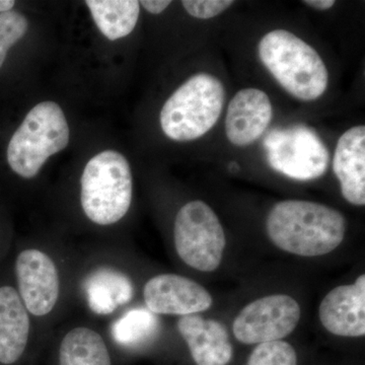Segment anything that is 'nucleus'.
<instances>
[{"label": "nucleus", "instance_id": "nucleus-1", "mask_svg": "<svg viewBox=\"0 0 365 365\" xmlns=\"http://www.w3.org/2000/svg\"><path fill=\"white\" fill-rule=\"evenodd\" d=\"M266 230L277 248L302 257L331 253L343 242L346 220L339 211L309 201H281L271 209Z\"/></svg>", "mask_w": 365, "mask_h": 365}, {"label": "nucleus", "instance_id": "nucleus-2", "mask_svg": "<svg viewBox=\"0 0 365 365\" xmlns=\"http://www.w3.org/2000/svg\"><path fill=\"white\" fill-rule=\"evenodd\" d=\"M259 57L287 93L304 102L323 96L329 73L319 53L287 30L266 34L258 45Z\"/></svg>", "mask_w": 365, "mask_h": 365}, {"label": "nucleus", "instance_id": "nucleus-3", "mask_svg": "<svg viewBox=\"0 0 365 365\" xmlns=\"http://www.w3.org/2000/svg\"><path fill=\"white\" fill-rule=\"evenodd\" d=\"M225 101L220 79L207 73L192 76L163 105L160 116L163 133L176 141L200 138L220 119Z\"/></svg>", "mask_w": 365, "mask_h": 365}, {"label": "nucleus", "instance_id": "nucleus-4", "mask_svg": "<svg viewBox=\"0 0 365 365\" xmlns=\"http://www.w3.org/2000/svg\"><path fill=\"white\" fill-rule=\"evenodd\" d=\"M132 174L126 158L114 150L91 158L81 176V206L91 222L114 225L128 212Z\"/></svg>", "mask_w": 365, "mask_h": 365}, {"label": "nucleus", "instance_id": "nucleus-5", "mask_svg": "<svg viewBox=\"0 0 365 365\" xmlns=\"http://www.w3.org/2000/svg\"><path fill=\"white\" fill-rule=\"evenodd\" d=\"M66 115L56 103L42 102L28 113L7 148V162L25 179L37 176L51 155L68 145Z\"/></svg>", "mask_w": 365, "mask_h": 365}, {"label": "nucleus", "instance_id": "nucleus-6", "mask_svg": "<svg viewBox=\"0 0 365 365\" xmlns=\"http://www.w3.org/2000/svg\"><path fill=\"white\" fill-rule=\"evenodd\" d=\"M174 239L178 255L190 267L212 272L222 263L225 232L215 211L203 201H191L180 209Z\"/></svg>", "mask_w": 365, "mask_h": 365}, {"label": "nucleus", "instance_id": "nucleus-7", "mask_svg": "<svg viewBox=\"0 0 365 365\" xmlns=\"http://www.w3.org/2000/svg\"><path fill=\"white\" fill-rule=\"evenodd\" d=\"M263 145L270 167L299 181L323 176L330 163L325 143L306 125L274 129L264 139Z\"/></svg>", "mask_w": 365, "mask_h": 365}, {"label": "nucleus", "instance_id": "nucleus-8", "mask_svg": "<svg viewBox=\"0 0 365 365\" xmlns=\"http://www.w3.org/2000/svg\"><path fill=\"white\" fill-rule=\"evenodd\" d=\"M299 319L297 300L289 295H269L245 307L235 318L232 331L244 344H262L287 337L294 332Z\"/></svg>", "mask_w": 365, "mask_h": 365}, {"label": "nucleus", "instance_id": "nucleus-9", "mask_svg": "<svg viewBox=\"0 0 365 365\" xmlns=\"http://www.w3.org/2000/svg\"><path fill=\"white\" fill-rule=\"evenodd\" d=\"M20 297L34 316L51 313L59 297V276L54 262L39 250L21 252L16 262Z\"/></svg>", "mask_w": 365, "mask_h": 365}, {"label": "nucleus", "instance_id": "nucleus-10", "mask_svg": "<svg viewBox=\"0 0 365 365\" xmlns=\"http://www.w3.org/2000/svg\"><path fill=\"white\" fill-rule=\"evenodd\" d=\"M144 300L155 314L189 316L207 311L212 297L200 284L176 274H162L148 281Z\"/></svg>", "mask_w": 365, "mask_h": 365}, {"label": "nucleus", "instance_id": "nucleus-11", "mask_svg": "<svg viewBox=\"0 0 365 365\" xmlns=\"http://www.w3.org/2000/svg\"><path fill=\"white\" fill-rule=\"evenodd\" d=\"M272 118L273 107L267 93L253 88L237 91L225 118L227 139L234 145H250L265 133Z\"/></svg>", "mask_w": 365, "mask_h": 365}, {"label": "nucleus", "instance_id": "nucleus-12", "mask_svg": "<svg viewBox=\"0 0 365 365\" xmlns=\"http://www.w3.org/2000/svg\"><path fill=\"white\" fill-rule=\"evenodd\" d=\"M319 321L329 332L342 337L365 334V275L354 284L331 290L319 306Z\"/></svg>", "mask_w": 365, "mask_h": 365}, {"label": "nucleus", "instance_id": "nucleus-13", "mask_svg": "<svg viewBox=\"0 0 365 365\" xmlns=\"http://www.w3.org/2000/svg\"><path fill=\"white\" fill-rule=\"evenodd\" d=\"M178 329L197 365H227L232 359L230 335L220 322L189 314L179 319Z\"/></svg>", "mask_w": 365, "mask_h": 365}, {"label": "nucleus", "instance_id": "nucleus-14", "mask_svg": "<svg viewBox=\"0 0 365 365\" xmlns=\"http://www.w3.org/2000/svg\"><path fill=\"white\" fill-rule=\"evenodd\" d=\"M333 170L339 180L345 200L356 206L365 204V127H352L338 140Z\"/></svg>", "mask_w": 365, "mask_h": 365}, {"label": "nucleus", "instance_id": "nucleus-15", "mask_svg": "<svg viewBox=\"0 0 365 365\" xmlns=\"http://www.w3.org/2000/svg\"><path fill=\"white\" fill-rule=\"evenodd\" d=\"M30 334V318L19 292L0 287V364L18 361L25 352Z\"/></svg>", "mask_w": 365, "mask_h": 365}, {"label": "nucleus", "instance_id": "nucleus-16", "mask_svg": "<svg viewBox=\"0 0 365 365\" xmlns=\"http://www.w3.org/2000/svg\"><path fill=\"white\" fill-rule=\"evenodd\" d=\"M88 306L98 314H112L118 307L130 302L133 284L125 274L110 268H100L85 281Z\"/></svg>", "mask_w": 365, "mask_h": 365}, {"label": "nucleus", "instance_id": "nucleus-17", "mask_svg": "<svg viewBox=\"0 0 365 365\" xmlns=\"http://www.w3.org/2000/svg\"><path fill=\"white\" fill-rule=\"evenodd\" d=\"M86 4L98 30L110 41L132 33L140 13L136 0H88Z\"/></svg>", "mask_w": 365, "mask_h": 365}, {"label": "nucleus", "instance_id": "nucleus-18", "mask_svg": "<svg viewBox=\"0 0 365 365\" xmlns=\"http://www.w3.org/2000/svg\"><path fill=\"white\" fill-rule=\"evenodd\" d=\"M59 365H112V362L101 335L91 329L79 327L62 340Z\"/></svg>", "mask_w": 365, "mask_h": 365}, {"label": "nucleus", "instance_id": "nucleus-19", "mask_svg": "<svg viewBox=\"0 0 365 365\" xmlns=\"http://www.w3.org/2000/svg\"><path fill=\"white\" fill-rule=\"evenodd\" d=\"M157 314L144 309L129 311L115 322L112 335L119 344L125 346L140 345L155 337L158 331Z\"/></svg>", "mask_w": 365, "mask_h": 365}, {"label": "nucleus", "instance_id": "nucleus-20", "mask_svg": "<svg viewBox=\"0 0 365 365\" xmlns=\"http://www.w3.org/2000/svg\"><path fill=\"white\" fill-rule=\"evenodd\" d=\"M247 365H297V352L284 341L262 343L250 355Z\"/></svg>", "mask_w": 365, "mask_h": 365}, {"label": "nucleus", "instance_id": "nucleus-21", "mask_svg": "<svg viewBox=\"0 0 365 365\" xmlns=\"http://www.w3.org/2000/svg\"><path fill=\"white\" fill-rule=\"evenodd\" d=\"M28 30V21L18 11L0 14V68L6 61L7 51Z\"/></svg>", "mask_w": 365, "mask_h": 365}, {"label": "nucleus", "instance_id": "nucleus-22", "mask_svg": "<svg viewBox=\"0 0 365 365\" xmlns=\"http://www.w3.org/2000/svg\"><path fill=\"white\" fill-rule=\"evenodd\" d=\"M182 6L190 16L200 20H208L220 16L234 4L232 0H184Z\"/></svg>", "mask_w": 365, "mask_h": 365}, {"label": "nucleus", "instance_id": "nucleus-23", "mask_svg": "<svg viewBox=\"0 0 365 365\" xmlns=\"http://www.w3.org/2000/svg\"><path fill=\"white\" fill-rule=\"evenodd\" d=\"M172 2L169 0H143L139 2L150 14H162Z\"/></svg>", "mask_w": 365, "mask_h": 365}, {"label": "nucleus", "instance_id": "nucleus-24", "mask_svg": "<svg viewBox=\"0 0 365 365\" xmlns=\"http://www.w3.org/2000/svg\"><path fill=\"white\" fill-rule=\"evenodd\" d=\"M302 4L314 7L318 11H327L335 6L336 2L334 0H306V1H302Z\"/></svg>", "mask_w": 365, "mask_h": 365}, {"label": "nucleus", "instance_id": "nucleus-25", "mask_svg": "<svg viewBox=\"0 0 365 365\" xmlns=\"http://www.w3.org/2000/svg\"><path fill=\"white\" fill-rule=\"evenodd\" d=\"M14 6L13 0H0V14L11 11Z\"/></svg>", "mask_w": 365, "mask_h": 365}]
</instances>
